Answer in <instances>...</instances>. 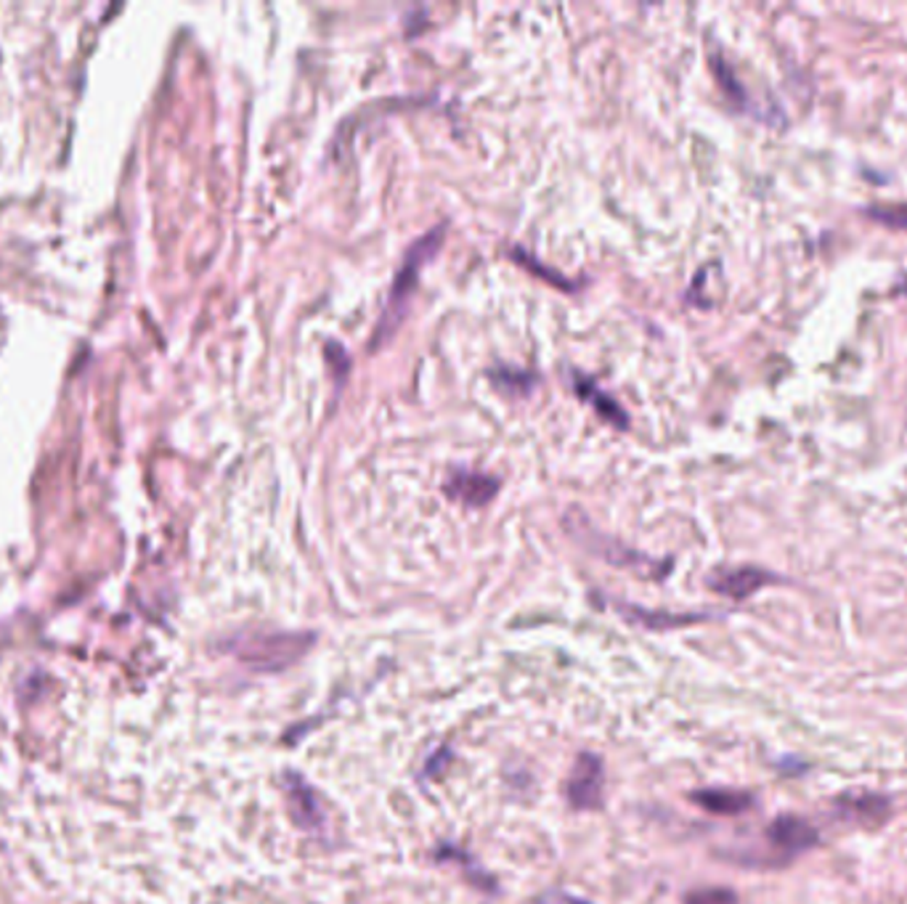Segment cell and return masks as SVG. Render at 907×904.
I'll return each instance as SVG.
<instances>
[{"label":"cell","instance_id":"5b68a950","mask_svg":"<svg viewBox=\"0 0 907 904\" xmlns=\"http://www.w3.org/2000/svg\"><path fill=\"white\" fill-rule=\"evenodd\" d=\"M281 787H285L287 812L292 825L302 833L311 836H324L330 817H327V806L308 780H302L298 772H285L281 778Z\"/></svg>","mask_w":907,"mask_h":904},{"label":"cell","instance_id":"6da1fadb","mask_svg":"<svg viewBox=\"0 0 907 904\" xmlns=\"http://www.w3.org/2000/svg\"><path fill=\"white\" fill-rule=\"evenodd\" d=\"M317 642L313 631H281V629H247L226 642V652L253 671L279 674L292 669L308 655Z\"/></svg>","mask_w":907,"mask_h":904},{"label":"cell","instance_id":"7a4b0ae2","mask_svg":"<svg viewBox=\"0 0 907 904\" xmlns=\"http://www.w3.org/2000/svg\"><path fill=\"white\" fill-rule=\"evenodd\" d=\"M441 242H443V225L441 229L428 231L422 239H417V242L409 247V253L403 255V263L396 271L394 289H390V295H388V306H385V311L377 321L372 348L383 345V342L396 332V327L403 321V316H407L409 297L411 293H414L417 279H420V271L424 263L433 261V255L439 253Z\"/></svg>","mask_w":907,"mask_h":904},{"label":"cell","instance_id":"277c9868","mask_svg":"<svg viewBox=\"0 0 907 904\" xmlns=\"http://www.w3.org/2000/svg\"><path fill=\"white\" fill-rule=\"evenodd\" d=\"M565 801L576 812H597L605 804V761L591 751H582L565 780Z\"/></svg>","mask_w":907,"mask_h":904},{"label":"cell","instance_id":"8992f818","mask_svg":"<svg viewBox=\"0 0 907 904\" xmlns=\"http://www.w3.org/2000/svg\"><path fill=\"white\" fill-rule=\"evenodd\" d=\"M443 490L449 499L462 501V505L484 507L497 496L499 481L486 473H475V470H454L443 481Z\"/></svg>","mask_w":907,"mask_h":904},{"label":"cell","instance_id":"52a82bcc","mask_svg":"<svg viewBox=\"0 0 907 904\" xmlns=\"http://www.w3.org/2000/svg\"><path fill=\"white\" fill-rule=\"evenodd\" d=\"M777 576H772V573L762 571V567H725V571H714L709 578H706V584L711 586L714 592L725 594V597H732V599H745L751 597V594L762 589V586L767 584H775Z\"/></svg>","mask_w":907,"mask_h":904},{"label":"cell","instance_id":"2e32d148","mask_svg":"<svg viewBox=\"0 0 907 904\" xmlns=\"http://www.w3.org/2000/svg\"><path fill=\"white\" fill-rule=\"evenodd\" d=\"M533 904H591V902L582 900V896L565 894V891H546V894L539 896V900H533Z\"/></svg>","mask_w":907,"mask_h":904},{"label":"cell","instance_id":"3957f363","mask_svg":"<svg viewBox=\"0 0 907 904\" xmlns=\"http://www.w3.org/2000/svg\"><path fill=\"white\" fill-rule=\"evenodd\" d=\"M565 526H568V533L576 536L578 544H584L589 549L591 554H597V558H602L608 565H616V567H627V571H637L640 576H664L668 571V565L659 563V560H651L645 558V554L634 552V549L623 547L621 541L616 539H608V536H602L600 531H595V528L589 526L587 518L578 512H571L568 518H565Z\"/></svg>","mask_w":907,"mask_h":904},{"label":"cell","instance_id":"8fae6325","mask_svg":"<svg viewBox=\"0 0 907 904\" xmlns=\"http://www.w3.org/2000/svg\"><path fill=\"white\" fill-rule=\"evenodd\" d=\"M574 387H576L578 396H584L587 400H591V406H595V409L600 411V415H602L605 419H610V422H616V425H619V428H627V411H621V406H616V400L610 398V396H605L600 387L591 383L589 377H582V374H576Z\"/></svg>","mask_w":907,"mask_h":904},{"label":"cell","instance_id":"9a60e30c","mask_svg":"<svg viewBox=\"0 0 907 904\" xmlns=\"http://www.w3.org/2000/svg\"><path fill=\"white\" fill-rule=\"evenodd\" d=\"M865 216L884 225H892V229H907V205H886V208L876 205V208H867Z\"/></svg>","mask_w":907,"mask_h":904},{"label":"cell","instance_id":"ba28073f","mask_svg":"<svg viewBox=\"0 0 907 904\" xmlns=\"http://www.w3.org/2000/svg\"><path fill=\"white\" fill-rule=\"evenodd\" d=\"M767 841L781 849L786 857L801 855V851L812 849V846L820 841L817 830L807 819L796 817V815H781L777 819H772L767 828Z\"/></svg>","mask_w":907,"mask_h":904},{"label":"cell","instance_id":"4fadbf2b","mask_svg":"<svg viewBox=\"0 0 907 904\" xmlns=\"http://www.w3.org/2000/svg\"><path fill=\"white\" fill-rule=\"evenodd\" d=\"M491 379H494V385L501 387V390L512 393V396H518V393H529L531 387L537 385V374L512 370V366H499V370H494Z\"/></svg>","mask_w":907,"mask_h":904},{"label":"cell","instance_id":"7c38bea8","mask_svg":"<svg viewBox=\"0 0 907 904\" xmlns=\"http://www.w3.org/2000/svg\"><path fill=\"white\" fill-rule=\"evenodd\" d=\"M711 67H714V75H717L719 82H722L725 93L730 96L732 104H735L738 109H745V112H754V114H756L754 101L749 99V93H745V88L741 86V82H738L735 73H732L730 67H727V62L722 59V56H711Z\"/></svg>","mask_w":907,"mask_h":904},{"label":"cell","instance_id":"30bf717a","mask_svg":"<svg viewBox=\"0 0 907 904\" xmlns=\"http://www.w3.org/2000/svg\"><path fill=\"white\" fill-rule=\"evenodd\" d=\"M616 610H619L621 616L627 618V621L648 626V629H674V626L704 621V616H674V613H653V610L634 608V605H629V603H616Z\"/></svg>","mask_w":907,"mask_h":904},{"label":"cell","instance_id":"5bb4252c","mask_svg":"<svg viewBox=\"0 0 907 904\" xmlns=\"http://www.w3.org/2000/svg\"><path fill=\"white\" fill-rule=\"evenodd\" d=\"M685 904H738L735 891L722 886L696 889L685 896Z\"/></svg>","mask_w":907,"mask_h":904},{"label":"cell","instance_id":"9c48e42d","mask_svg":"<svg viewBox=\"0 0 907 904\" xmlns=\"http://www.w3.org/2000/svg\"><path fill=\"white\" fill-rule=\"evenodd\" d=\"M690 801L693 804H698L700 809L711 812V815H719V817L743 815L745 809L754 806V796H751V793L727 791V787H706V791H693Z\"/></svg>","mask_w":907,"mask_h":904}]
</instances>
